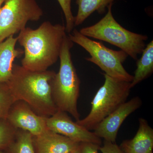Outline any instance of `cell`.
<instances>
[{
    "label": "cell",
    "mask_w": 153,
    "mask_h": 153,
    "mask_svg": "<svg viewBox=\"0 0 153 153\" xmlns=\"http://www.w3.org/2000/svg\"><path fill=\"white\" fill-rule=\"evenodd\" d=\"M64 25L45 22L37 29L26 27L19 33L18 42L24 48L22 66L33 71H44L60 56L66 36Z\"/></svg>",
    "instance_id": "obj_1"
},
{
    "label": "cell",
    "mask_w": 153,
    "mask_h": 153,
    "mask_svg": "<svg viewBox=\"0 0 153 153\" xmlns=\"http://www.w3.org/2000/svg\"><path fill=\"white\" fill-rule=\"evenodd\" d=\"M53 71H33L15 64L7 82L16 100L25 102L39 116H52L57 110L51 94Z\"/></svg>",
    "instance_id": "obj_2"
},
{
    "label": "cell",
    "mask_w": 153,
    "mask_h": 153,
    "mask_svg": "<svg viewBox=\"0 0 153 153\" xmlns=\"http://www.w3.org/2000/svg\"><path fill=\"white\" fill-rule=\"evenodd\" d=\"M73 44L66 35L59 56L60 68L51 80L50 85L57 110L69 113L77 121L80 116L77 108L80 81L71 59V49Z\"/></svg>",
    "instance_id": "obj_3"
},
{
    "label": "cell",
    "mask_w": 153,
    "mask_h": 153,
    "mask_svg": "<svg viewBox=\"0 0 153 153\" xmlns=\"http://www.w3.org/2000/svg\"><path fill=\"white\" fill-rule=\"evenodd\" d=\"M113 4L108 7L106 15L95 24L82 28L79 33L88 38H92L109 43L120 48L134 60H137L146 45L148 36L133 33L120 25L112 13Z\"/></svg>",
    "instance_id": "obj_4"
},
{
    "label": "cell",
    "mask_w": 153,
    "mask_h": 153,
    "mask_svg": "<svg viewBox=\"0 0 153 153\" xmlns=\"http://www.w3.org/2000/svg\"><path fill=\"white\" fill-rule=\"evenodd\" d=\"M104 83L91 102L88 115L76 123L88 130H94L98 124L126 101L130 93L131 82L119 80L104 74Z\"/></svg>",
    "instance_id": "obj_5"
},
{
    "label": "cell",
    "mask_w": 153,
    "mask_h": 153,
    "mask_svg": "<svg viewBox=\"0 0 153 153\" xmlns=\"http://www.w3.org/2000/svg\"><path fill=\"white\" fill-rule=\"evenodd\" d=\"M68 36L73 43L78 44L90 55L86 60L97 65L106 75L112 78L131 82L133 76L125 69L123 64L128 55L125 52L116 51L105 47L101 42L93 41L83 36L77 30Z\"/></svg>",
    "instance_id": "obj_6"
},
{
    "label": "cell",
    "mask_w": 153,
    "mask_h": 153,
    "mask_svg": "<svg viewBox=\"0 0 153 153\" xmlns=\"http://www.w3.org/2000/svg\"><path fill=\"white\" fill-rule=\"evenodd\" d=\"M43 14L36 0H5L0 9V42L20 33L30 21H39Z\"/></svg>",
    "instance_id": "obj_7"
},
{
    "label": "cell",
    "mask_w": 153,
    "mask_h": 153,
    "mask_svg": "<svg viewBox=\"0 0 153 153\" xmlns=\"http://www.w3.org/2000/svg\"><path fill=\"white\" fill-rule=\"evenodd\" d=\"M46 123L49 130L67 137L74 142L91 143L100 146L102 144L100 138L74 122L64 111H57L46 118Z\"/></svg>",
    "instance_id": "obj_8"
},
{
    "label": "cell",
    "mask_w": 153,
    "mask_h": 153,
    "mask_svg": "<svg viewBox=\"0 0 153 153\" xmlns=\"http://www.w3.org/2000/svg\"><path fill=\"white\" fill-rule=\"evenodd\" d=\"M46 118L36 114L25 102L16 100L7 115V120L17 129L27 131L37 136L47 130Z\"/></svg>",
    "instance_id": "obj_9"
},
{
    "label": "cell",
    "mask_w": 153,
    "mask_h": 153,
    "mask_svg": "<svg viewBox=\"0 0 153 153\" xmlns=\"http://www.w3.org/2000/svg\"><path fill=\"white\" fill-rule=\"evenodd\" d=\"M142 101L135 97L125 102L98 124L94 128L96 135L104 140L115 143L118 132L126 118L141 106Z\"/></svg>",
    "instance_id": "obj_10"
},
{
    "label": "cell",
    "mask_w": 153,
    "mask_h": 153,
    "mask_svg": "<svg viewBox=\"0 0 153 153\" xmlns=\"http://www.w3.org/2000/svg\"><path fill=\"white\" fill-rule=\"evenodd\" d=\"M33 138L34 153H69L77 149L80 143L49 129Z\"/></svg>",
    "instance_id": "obj_11"
},
{
    "label": "cell",
    "mask_w": 153,
    "mask_h": 153,
    "mask_svg": "<svg viewBox=\"0 0 153 153\" xmlns=\"http://www.w3.org/2000/svg\"><path fill=\"white\" fill-rule=\"evenodd\" d=\"M139 127L131 140L123 141L120 146L124 153H153V129L144 119L139 120Z\"/></svg>",
    "instance_id": "obj_12"
},
{
    "label": "cell",
    "mask_w": 153,
    "mask_h": 153,
    "mask_svg": "<svg viewBox=\"0 0 153 153\" xmlns=\"http://www.w3.org/2000/svg\"><path fill=\"white\" fill-rule=\"evenodd\" d=\"M17 38L11 36L0 42V82H7L12 76L15 59L24 54L23 50L16 49Z\"/></svg>",
    "instance_id": "obj_13"
},
{
    "label": "cell",
    "mask_w": 153,
    "mask_h": 153,
    "mask_svg": "<svg viewBox=\"0 0 153 153\" xmlns=\"http://www.w3.org/2000/svg\"><path fill=\"white\" fill-rule=\"evenodd\" d=\"M116 0H76L78 12L74 17V26L82 25L83 22L94 12L104 13L106 8Z\"/></svg>",
    "instance_id": "obj_14"
},
{
    "label": "cell",
    "mask_w": 153,
    "mask_h": 153,
    "mask_svg": "<svg viewBox=\"0 0 153 153\" xmlns=\"http://www.w3.org/2000/svg\"><path fill=\"white\" fill-rule=\"evenodd\" d=\"M141 57L137 61V68L134 72L131 87L147 78L153 72V41L146 46L142 53Z\"/></svg>",
    "instance_id": "obj_15"
},
{
    "label": "cell",
    "mask_w": 153,
    "mask_h": 153,
    "mask_svg": "<svg viewBox=\"0 0 153 153\" xmlns=\"http://www.w3.org/2000/svg\"><path fill=\"white\" fill-rule=\"evenodd\" d=\"M33 138L29 132L18 129L13 139L2 153H34Z\"/></svg>",
    "instance_id": "obj_16"
},
{
    "label": "cell",
    "mask_w": 153,
    "mask_h": 153,
    "mask_svg": "<svg viewBox=\"0 0 153 153\" xmlns=\"http://www.w3.org/2000/svg\"><path fill=\"white\" fill-rule=\"evenodd\" d=\"M15 101L7 82H0V119L6 118Z\"/></svg>",
    "instance_id": "obj_17"
},
{
    "label": "cell",
    "mask_w": 153,
    "mask_h": 153,
    "mask_svg": "<svg viewBox=\"0 0 153 153\" xmlns=\"http://www.w3.org/2000/svg\"><path fill=\"white\" fill-rule=\"evenodd\" d=\"M17 129L7 119H0V151H3L8 146L13 139Z\"/></svg>",
    "instance_id": "obj_18"
},
{
    "label": "cell",
    "mask_w": 153,
    "mask_h": 153,
    "mask_svg": "<svg viewBox=\"0 0 153 153\" xmlns=\"http://www.w3.org/2000/svg\"><path fill=\"white\" fill-rule=\"evenodd\" d=\"M66 19V33H70L72 32L74 27V17L71 11V2L72 0H57Z\"/></svg>",
    "instance_id": "obj_19"
},
{
    "label": "cell",
    "mask_w": 153,
    "mask_h": 153,
    "mask_svg": "<svg viewBox=\"0 0 153 153\" xmlns=\"http://www.w3.org/2000/svg\"><path fill=\"white\" fill-rule=\"evenodd\" d=\"M99 150L102 153H124L115 143L104 140L103 145L100 146Z\"/></svg>",
    "instance_id": "obj_20"
},
{
    "label": "cell",
    "mask_w": 153,
    "mask_h": 153,
    "mask_svg": "<svg viewBox=\"0 0 153 153\" xmlns=\"http://www.w3.org/2000/svg\"><path fill=\"white\" fill-rule=\"evenodd\" d=\"M100 146L91 143H80V153H99Z\"/></svg>",
    "instance_id": "obj_21"
},
{
    "label": "cell",
    "mask_w": 153,
    "mask_h": 153,
    "mask_svg": "<svg viewBox=\"0 0 153 153\" xmlns=\"http://www.w3.org/2000/svg\"><path fill=\"white\" fill-rule=\"evenodd\" d=\"M69 153H80V150H79V147L77 149L75 150L73 152H71Z\"/></svg>",
    "instance_id": "obj_22"
},
{
    "label": "cell",
    "mask_w": 153,
    "mask_h": 153,
    "mask_svg": "<svg viewBox=\"0 0 153 153\" xmlns=\"http://www.w3.org/2000/svg\"><path fill=\"white\" fill-rule=\"evenodd\" d=\"M5 0H0V9L2 5L3 4V3L4 2Z\"/></svg>",
    "instance_id": "obj_23"
},
{
    "label": "cell",
    "mask_w": 153,
    "mask_h": 153,
    "mask_svg": "<svg viewBox=\"0 0 153 153\" xmlns=\"http://www.w3.org/2000/svg\"><path fill=\"white\" fill-rule=\"evenodd\" d=\"M0 153H2V151H0Z\"/></svg>",
    "instance_id": "obj_24"
}]
</instances>
